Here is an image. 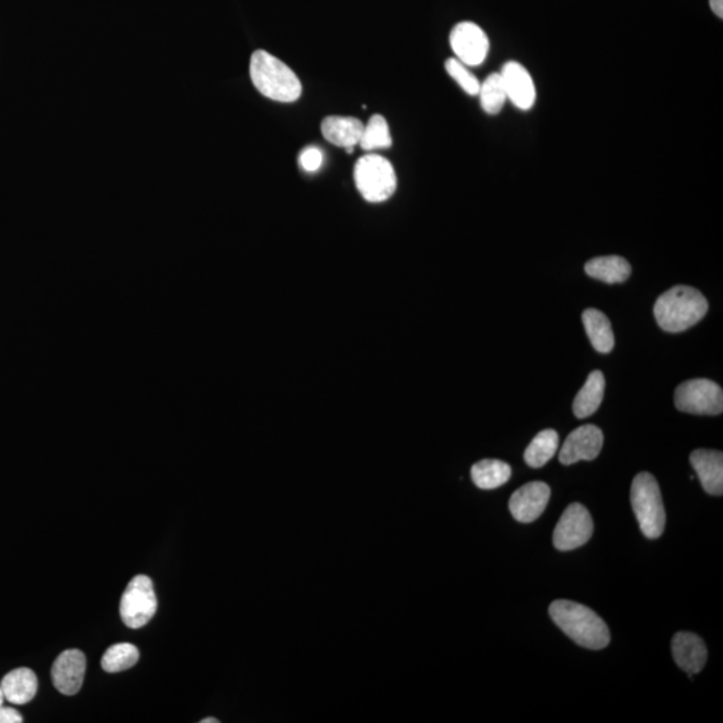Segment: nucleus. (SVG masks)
I'll return each instance as SVG.
<instances>
[{
	"mask_svg": "<svg viewBox=\"0 0 723 723\" xmlns=\"http://www.w3.org/2000/svg\"><path fill=\"white\" fill-rule=\"evenodd\" d=\"M553 623L574 640L576 645L590 650H602L610 643L607 624L591 608L571 600H555L549 606Z\"/></svg>",
	"mask_w": 723,
	"mask_h": 723,
	"instance_id": "obj_1",
	"label": "nucleus"
},
{
	"mask_svg": "<svg viewBox=\"0 0 723 723\" xmlns=\"http://www.w3.org/2000/svg\"><path fill=\"white\" fill-rule=\"evenodd\" d=\"M709 303L701 291L690 286H675L659 296L654 306L657 323L666 333H683L701 322Z\"/></svg>",
	"mask_w": 723,
	"mask_h": 723,
	"instance_id": "obj_2",
	"label": "nucleus"
},
{
	"mask_svg": "<svg viewBox=\"0 0 723 723\" xmlns=\"http://www.w3.org/2000/svg\"><path fill=\"white\" fill-rule=\"evenodd\" d=\"M250 74L259 93L272 101L295 102L302 96L298 75L267 51L258 50L252 54Z\"/></svg>",
	"mask_w": 723,
	"mask_h": 723,
	"instance_id": "obj_3",
	"label": "nucleus"
},
{
	"mask_svg": "<svg viewBox=\"0 0 723 723\" xmlns=\"http://www.w3.org/2000/svg\"><path fill=\"white\" fill-rule=\"evenodd\" d=\"M631 505L640 531L647 539H658L666 527V511L661 488L653 474L642 472L631 485Z\"/></svg>",
	"mask_w": 723,
	"mask_h": 723,
	"instance_id": "obj_4",
	"label": "nucleus"
},
{
	"mask_svg": "<svg viewBox=\"0 0 723 723\" xmlns=\"http://www.w3.org/2000/svg\"><path fill=\"white\" fill-rule=\"evenodd\" d=\"M354 179L359 193L369 203H382L390 199L397 189L393 165L378 154H366L359 158L354 168Z\"/></svg>",
	"mask_w": 723,
	"mask_h": 723,
	"instance_id": "obj_5",
	"label": "nucleus"
},
{
	"mask_svg": "<svg viewBox=\"0 0 723 723\" xmlns=\"http://www.w3.org/2000/svg\"><path fill=\"white\" fill-rule=\"evenodd\" d=\"M674 402L679 412L718 416L723 412L722 387L710 379H691L677 387Z\"/></svg>",
	"mask_w": 723,
	"mask_h": 723,
	"instance_id": "obj_6",
	"label": "nucleus"
},
{
	"mask_svg": "<svg viewBox=\"0 0 723 723\" xmlns=\"http://www.w3.org/2000/svg\"><path fill=\"white\" fill-rule=\"evenodd\" d=\"M157 611L152 579L138 575L130 580L121 598V618L129 628L138 630L150 622Z\"/></svg>",
	"mask_w": 723,
	"mask_h": 723,
	"instance_id": "obj_7",
	"label": "nucleus"
},
{
	"mask_svg": "<svg viewBox=\"0 0 723 723\" xmlns=\"http://www.w3.org/2000/svg\"><path fill=\"white\" fill-rule=\"evenodd\" d=\"M594 533V521L582 504H571L561 515L553 532V545L559 551L583 547Z\"/></svg>",
	"mask_w": 723,
	"mask_h": 723,
	"instance_id": "obj_8",
	"label": "nucleus"
},
{
	"mask_svg": "<svg viewBox=\"0 0 723 723\" xmlns=\"http://www.w3.org/2000/svg\"><path fill=\"white\" fill-rule=\"evenodd\" d=\"M449 41L456 58L465 66H480L487 59L488 35L476 23H458L450 33Z\"/></svg>",
	"mask_w": 723,
	"mask_h": 723,
	"instance_id": "obj_9",
	"label": "nucleus"
},
{
	"mask_svg": "<svg viewBox=\"0 0 723 723\" xmlns=\"http://www.w3.org/2000/svg\"><path fill=\"white\" fill-rule=\"evenodd\" d=\"M551 489L545 482L532 481L517 489L509 500V511L519 523L529 524L539 519L547 508Z\"/></svg>",
	"mask_w": 723,
	"mask_h": 723,
	"instance_id": "obj_10",
	"label": "nucleus"
},
{
	"mask_svg": "<svg viewBox=\"0 0 723 723\" xmlns=\"http://www.w3.org/2000/svg\"><path fill=\"white\" fill-rule=\"evenodd\" d=\"M603 441V433L598 426H580L567 437L560 450L559 460L563 465L576 464L582 460H595L602 452Z\"/></svg>",
	"mask_w": 723,
	"mask_h": 723,
	"instance_id": "obj_11",
	"label": "nucleus"
},
{
	"mask_svg": "<svg viewBox=\"0 0 723 723\" xmlns=\"http://www.w3.org/2000/svg\"><path fill=\"white\" fill-rule=\"evenodd\" d=\"M86 673V657L82 651L66 650L55 659L51 679L63 695H75L81 690Z\"/></svg>",
	"mask_w": 723,
	"mask_h": 723,
	"instance_id": "obj_12",
	"label": "nucleus"
},
{
	"mask_svg": "<svg viewBox=\"0 0 723 723\" xmlns=\"http://www.w3.org/2000/svg\"><path fill=\"white\" fill-rule=\"evenodd\" d=\"M500 74L508 100L523 112L531 110L536 102V88L529 71L519 62L509 61Z\"/></svg>",
	"mask_w": 723,
	"mask_h": 723,
	"instance_id": "obj_13",
	"label": "nucleus"
},
{
	"mask_svg": "<svg viewBox=\"0 0 723 723\" xmlns=\"http://www.w3.org/2000/svg\"><path fill=\"white\" fill-rule=\"evenodd\" d=\"M673 658L679 669L689 675L701 673L707 661L705 642L691 632H678L671 643Z\"/></svg>",
	"mask_w": 723,
	"mask_h": 723,
	"instance_id": "obj_14",
	"label": "nucleus"
},
{
	"mask_svg": "<svg viewBox=\"0 0 723 723\" xmlns=\"http://www.w3.org/2000/svg\"><path fill=\"white\" fill-rule=\"evenodd\" d=\"M691 465L703 489L711 496L723 493V454L717 450L698 449L690 456Z\"/></svg>",
	"mask_w": 723,
	"mask_h": 723,
	"instance_id": "obj_15",
	"label": "nucleus"
},
{
	"mask_svg": "<svg viewBox=\"0 0 723 723\" xmlns=\"http://www.w3.org/2000/svg\"><path fill=\"white\" fill-rule=\"evenodd\" d=\"M0 687L7 701L18 706L26 705L37 695L38 678L33 670L21 667L6 674Z\"/></svg>",
	"mask_w": 723,
	"mask_h": 723,
	"instance_id": "obj_16",
	"label": "nucleus"
},
{
	"mask_svg": "<svg viewBox=\"0 0 723 723\" xmlns=\"http://www.w3.org/2000/svg\"><path fill=\"white\" fill-rule=\"evenodd\" d=\"M363 126L358 118L331 116L323 120L322 134L335 146L354 148L361 141Z\"/></svg>",
	"mask_w": 723,
	"mask_h": 723,
	"instance_id": "obj_17",
	"label": "nucleus"
},
{
	"mask_svg": "<svg viewBox=\"0 0 723 723\" xmlns=\"http://www.w3.org/2000/svg\"><path fill=\"white\" fill-rule=\"evenodd\" d=\"M582 319L592 347L598 353H611L615 346V337L612 333L610 319L596 308H587L583 312Z\"/></svg>",
	"mask_w": 723,
	"mask_h": 723,
	"instance_id": "obj_18",
	"label": "nucleus"
},
{
	"mask_svg": "<svg viewBox=\"0 0 723 723\" xmlns=\"http://www.w3.org/2000/svg\"><path fill=\"white\" fill-rule=\"evenodd\" d=\"M604 389H606V379L602 371L595 370L588 375L586 383L582 390L576 394L574 401V414L579 420L592 416L598 412L602 405L604 397Z\"/></svg>",
	"mask_w": 723,
	"mask_h": 723,
	"instance_id": "obj_19",
	"label": "nucleus"
},
{
	"mask_svg": "<svg viewBox=\"0 0 723 723\" xmlns=\"http://www.w3.org/2000/svg\"><path fill=\"white\" fill-rule=\"evenodd\" d=\"M586 274L607 284L624 283L631 275V266L620 256H602L586 263Z\"/></svg>",
	"mask_w": 723,
	"mask_h": 723,
	"instance_id": "obj_20",
	"label": "nucleus"
},
{
	"mask_svg": "<svg viewBox=\"0 0 723 723\" xmlns=\"http://www.w3.org/2000/svg\"><path fill=\"white\" fill-rule=\"evenodd\" d=\"M470 476L474 485L484 491L503 487L512 476L511 466L500 460H482L472 466Z\"/></svg>",
	"mask_w": 723,
	"mask_h": 723,
	"instance_id": "obj_21",
	"label": "nucleus"
},
{
	"mask_svg": "<svg viewBox=\"0 0 723 723\" xmlns=\"http://www.w3.org/2000/svg\"><path fill=\"white\" fill-rule=\"evenodd\" d=\"M559 448V434L555 430H543L533 438L524 453V460L531 468H543Z\"/></svg>",
	"mask_w": 723,
	"mask_h": 723,
	"instance_id": "obj_22",
	"label": "nucleus"
},
{
	"mask_svg": "<svg viewBox=\"0 0 723 723\" xmlns=\"http://www.w3.org/2000/svg\"><path fill=\"white\" fill-rule=\"evenodd\" d=\"M481 108L489 116H496L508 101L507 92H505L503 78L500 73H493L480 84Z\"/></svg>",
	"mask_w": 723,
	"mask_h": 723,
	"instance_id": "obj_23",
	"label": "nucleus"
},
{
	"mask_svg": "<svg viewBox=\"0 0 723 723\" xmlns=\"http://www.w3.org/2000/svg\"><path fill=\"white\" fill-rule=\"evenodd\" d=\"M393 140H391L389 124L386 118L375 114L369 122L363 126V132L359 146L366 152H373L378 149H389Z\"/></svg>",
	"mask_w": 723,
	"mask_h": 723,
	"instance_id": "obj_24",
	"label": "nucleus"
},
{
	"mask_svg": "<svg viewBox=\"0 0 723 723\" xmlns=\"http://www.w3.org/2000/svg\"><path fill=\"white\" fill-rule=\"evenodd\" d=\"M138 658H140V651L136 646L130 645V643H118V645L109 647L102 657L101 665L106 673L116 674L132 669L138 662Z\"/></svg>",
	"mask_w": 723,
	"mask_h": 723,
	"instance_id": "obj_25",
	"label": "nucleus"
},
{
	"mask_svg": "<svg viewBox=\"0 0 723 723\" xmlns=\"http://www.w3.org/2000/svg\"><path fill=\"white\" fill-rule=\"evenodd\" d=\"M446 73L450 75L461 86L469 96H478L480 92V81L468 70L464 63L458 61L457 58H449L445 62Z\"/></svg>",
	"mask_w": 723,
	"mask_h": 723,
	"instance_id": "obj_26",
	"label": "nucleus"
},
{
	"mask_svg": "<svg viewBox=\"0 0 723 723\" xmlns=\"http://www.w3.org/2000/svg\"><path fill=\"white\" fill-rule=\"evenodd\" d=\"M322 163V150L316 148V146H308V148L303 149L302 153L299 154L300 167L306 172L312 173L318 171V169L322 167Z\"/></svg>",
	"mask_w": 723,
	"mask_h": 723,
	"instance_id": "obj_27",
	"label": "nucleus"
},
{
	"mask_svg": "<svg viewBox=\"0 0 723 723\" xmlns=\"http://www.w3.org/2000/svg\"><path fill=\"white\" fill-rule=\"evenodd\" d=\"M23 722L22 714L13 707L0 706V723H21Z\"/></svg>",
	"mask_w": 723,
	"mask_h": 723,
	"instance_id": "obj_28",
	"label": "nucleus"
},
{
	"mask_svg": "<svg viewBox=\"0 0 723 723\" xmlns=\"http://www.w3.org/2000/svg\"><path fill=\"white\" fill-rule=\"evenodd\" d=\"M710 7L719 19L723 18V0H710Z\"/></svg>",
	"mask_w": 723,
	"mask_h": 723,
	"instance_id": "obj_29",
	"label": "nucleus"
},
{
	"mask_svg": "<svg viewBox=\"0 0 723 723\" xmlns=\"http://www.w3.org/2000/svg\"><path fill=\"white\" fill-rule=\"evenodd\" d=\"M201 723H219V719L207 718V719H203V721H201Z\"/></svg>",
	"mask_w": 723,
	"mask_h": 723,
	"instance_id": "obj_30",
	"label": "nucleus"
},
{
	"mask_svg": "<svg viewBox=\"0 0 723 723\" xmlns=\"http://www.w3.org/2000/svg\"><path fill=\"white\" fill-rule=\"evenodd\" d=\"M3 702H5V694H3L2 687H0V706H3Z\"/></svg>",
	"mask_w": 723,
	"mask_h": 723,
	"instance_id": "obj_31",
	"label": "nucleus"
}]
</instances>
